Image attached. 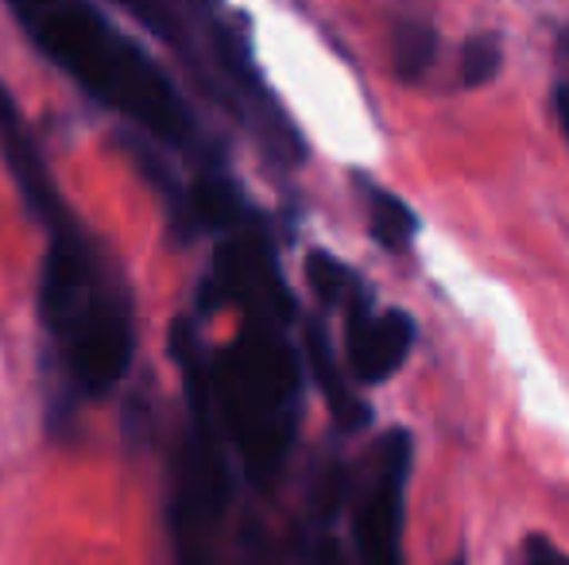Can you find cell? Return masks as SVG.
<instances>
[{
    "mask_svg": "<svg viewBox=\"0 0 569 565\" xmlns=\"http://www.w3.org/2000/svg\"><path fill=\"white\" fill-rule=\"evenodd\" d=\"M47 233V264L39 306L62 364L78 392L109 395L132 364V314L124 286L93 252L62 198L39 210Z\"/></svg>",
    "mask_w": 569,
    "mask_h": 565,
    "instance_id": "1",
    "label": "cell"
},
{
    "mask_svg": "<svg viewBox=\"0 0 569 565\" xmlns=\"http://www.w3.org/2000/svg\"><path fill=\"white\" fill-rule=\"evenodd\" d=\"M16 20L28 28L39 51L67 70L86 93L132 117L143 132L171 148L190 143L194 121L171 78L143 59L128 39H120L86 0H47L16 12Z\"/></svg>",
    "mask_w": 569,
    "mask_h": 565,
    "instance_id": "2",
    "label": "cell"
},
{
    "mask_svg": "<svg viewBox=\"0 0 569 565\" xmlns=\"http://www.w3.org/2000/svg\"><path fill=\"white\" fill-rule=\"evenodd\" d=\"M210 384L252 481H268L283 465L299 411V361L276 322L248 325L221 353Z\"/></svg>",
    "mask_w": 569,
    "mask_h": 565,
    "instance_id": "3",
    "label": "cell"
},
{
    "mask_svg": "<svg viewBox=\"0 0 569 565\" xmlns=\"http://www.w3.org/2000/svg\"><path fill=\"white\" fill-rule=\"evenodd\" d=\"M411 468L407 434H391L380 453V473L357 519V538L365 565H399V527H403V484Z\"/></svg>",
    "mask_w": 569,
    "mask_h": 565,
    "instance_id": "4",
    "label": "cell"
},
{
    "mask_svg": "<svg viewBox=\"0 0 569 565\" xmlns=\"http://www.w3.org/2000/svg\"><path fill=\"white\" fill-rule=\"evenodd\" d=\"M415 345V322L403 310H372L352 302L349 317V369L360 384H380L407 361Z\"/></svg>",
    "mask_w": 569,
    "mask_h": 565,
    "instance_id": "5",
    "label": "cell"
},
{
    "mask_svg": "<svg viewBox=\"0 0 569 565\" xmlns=\"http://www.w3.org/2000/svg\"><path fill=\"white\" fill-rule=\"evenodd\" d=\"M307 353H310V369H315L318 384H322L333 418H338L341 426H349V430L365 426L368 423V407L349 392V384L341 380L338 361H333V349H330V341H326L322 325H310V330H307Z\"/></svg>",
    "mask_w": 569,
    "mask_h": 565,
    "instance_id": "6",
    "label": "cell"
},
{
    "mask_svg": "<svg viewBox=\"0 0 569 565\" xmlns=\"http://www.w3.org/2000/svg\"><path fill=\"white\" fill-rule=\"evenodd\" d=\"M368 221H372V236L391 252L407 249V241L415 236V213L396 194H383V190H372V198H368Z\"/></svg>",
    "mask_w": 569,
    "mask_h": 565,
    "instance_id": "7",
    "label": "cell"
},
{
    "mask_svg": "<svg viewBox=\"0 0 569 565\" xmlns=\"http://www.w3.org/2000/svg\"><path fill=\"white\" fill-rule=\"evenodd\" d=\"M190 210H194V218L202 221V225H210V229L240 225L237 190H232L226 179H218V174H206V179L198 182L194 194H190Z\"/></svg>",
    "mask_w": 569,
    "mask_h": 565,
    "instance_id": "8",
    "label": "cell"
},
{
    "mask_svg": "<svg viewBox=\"0 0 569 565\" xmlns=\"http://www.w3.org/2000/svg\"><path fill=\"white\" fill-rule=\"evenodd\" d=\"M435 62V31L427 23L403 20L396 28V70L399 78L415 82V78L427 74V67Z\"/></svg>",
    "mask_w": 569,
    "mask_h": 565,
    "instance_id": "9",
    "label": "cell"
},
{
    "mask_svg": "<svg viewBox=\"0 0 569 565\" xmlns=\"http://www.w3.org/2000/svg\"><path fill=\"white\" fill-rule=\"evenodd\" d=\"M307 275H310V286L318 291V299L330 302V306H338V302H349V306L360 302L357 275L345 264H338L333 256H326V252H315V256L307 260Z\"/></svg>",
    "mask_w": 569,
    "mask_h": 565,
    "instance_id": "10",
    "label": "cell"
},
{
    "mask_svg": "<svg viewBox=\"0 0 569 565\" xmlns=\"http://www.w3.org/2000/svg\"><path fill=\"white\" fill-rule=\"evenodd\" d=\"M500 62H503L500 39H496L492 31H480V36H472L461 51V82L469 85V90L488 85L496 74H500Z\"/></svg>",
    "mask_w": 569,
    "mask_h": 565,
    "instance_id": "11",
    "label": "cell"
},
{
    "mask_svg": "<svg viewBox=\"0 0 569 565\" xmlns=\"http://www.w3.org/2000/svg\"><path fill=\"white\" fill-rule=\"evenodd\" d=\"M143 28H151L156 36H163L167 43L179 47V31H174V8L171 0H120Z\"/></svg>",
    "mask_w": 569,
    "mask_h": 565,
    "instance_id": "12",
    "label": "cell"
},
{
    "mask_svg": "<svg viewBox=\"0 0 569 565\" xmlns=\"http://www.w3.org/2000/svg\"><path fill=\"white\" fill-rule=\"evenodd\" d=\"M527 565H569V554L558 551L550 538L531 535L527 538Z\"/></svg>",
    "mask_w": 569,
    "mask_h": 565,
    "instance_id": "13",
    "label": "cell"
},
{
    "mask_svg": "<svg viewBox=\"0 0 569 565\" xmlns=\"http://www.w3.org/2000/svg\"><path fill=\"white\" fill-rule=\"evenodd\" d=\"M558 117H562V132L569 140V85H558Z\"/></svg>",
    "mask_w": 569,
    "mask_h": 565,
    "instance_id": "14",
    "label": "cell"
}]
</instances>
